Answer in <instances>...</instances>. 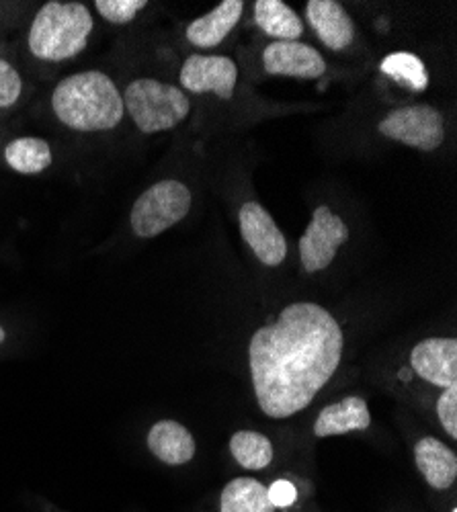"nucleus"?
<instances>
[{
    "mask_svg": "<svg viewBox=\"0 0 457 512\" xmlns=\"http://www.w3.org/2000/svg\"><path fill=\"white\" fill-rule=\"evenodd\" d=\"M242 13V0H224L214 11L191 21L185 29V39L197 50H214L234 31Z\"/></svg>",
    "mask_w": 457,
    "mask_h": 512,
    "instance_id": "13",
    "label": "nucleus"
},
{
    "mask_svg": "<svg viewBox=\"0 0 457 512\" xmlns=\"http://www.w3.org/2000/svg\"><path fill=\"white\" fill-rule=\"evenodd\" d=\"M349 240V226L328 205H318L312 211L298 250L306 273H320L337 259V252Z\"/></svg>",
    "mask_w": 457,
    "mask_h": 512,
    "instance_id": "7",
    "label": "nucleus"
},
{
    "mask_svg": "<svg viewBox=\"0 0 457 512\" xmlns=\"http://www.w3.org/2000/svg\"><path fill=\"white\" fill-rule=\"evenodd\" d=\"M378 132L398 144L421 152H435L445 142V117L433 105H406L388 111Z\"/></svg>",
    "mask_w": 457,
    "mask_h": 512,
    "instance_id": "6",
    "label": "nucleus"
},
{
    "mask_svg": "<svg viewBox=\"0 0 457 512\" xmlns=\"http://www.w3.org/2000/svg\"><path fill=\"white\" fill-rule=\"evenodd\" d=\"M382 72L412 91H425L429 87V74L423 60L408 52L388 54L382 62Z\"/></svg>",
    "mask_w": 457,
    "mask_h": 512,
    "instance_id": "21",
    "label": "nucleus"
},
{
    "mask_svg": "<svg viewBox=\"0 0 457 512\" xmlns=\"http://www.w3.org/2000/svg\"><path fill=\"white\" fill-rule=\"evenodd\" d=\"M261 64L271 76L316 80L324 76L326 62L304 41H271L261 54Z\"/></svg>",
    "mask_w": 457,
    "mask_h": 512,
    "instance_id": "10",
    "label": "nucleus"
},
{
    "mask_svg": "<svg viewBox=\"0 0 457 512\" xmlns=\"http://www.w3.org/2000/svg\"><path fill=\"white\" fill-rule=\"evenodd\" d=\"M93 7L111 25H130L148 7V0H97Z\"/></svg>",
    "mask_w": 457,
    "mask_h": 512,
    "instance_id": "23",
    "label": "nucleus"
},
{
    "mask_svg": "<svg viewBox=\"0 0 457 512\" xmlns=\"http://www.w3.org/2000/svg\"><path fill=\"white\" fill-rule=\"evenodd\" d=\"M371 424V414L363 398L351 396L341 402L328 404L320 410L314 422V435L318 439L347 435L353 431H367Z\"/></svg>",
    "mask_w": 457,
    "mask_h": 512,
    "instance_id": "15",
    "label": "nucleus"
},
{
    "mask_svg": "<svg viewBox=\"0 0 457 512\" xmlns=\"http://www.w3.org/2000/svg\"><path fill=\"white\" fill-rule=\"evenodd\" d=\"M50 107L58 123L76 134L113 132L126 119L121 89L103 70L64 76L52 91Z\"/></svg>",
    "mask_w": 457,
    "mask_h": 512,
    "instance_id": "2",
    "label": "nucleus"
},
{
    "mask_svg": "<svg viewBox=\"0 0 457 512\" xmlns=\"http://www.w3.org/2000/svg\"><path fill=\"white\" fill-rule=\"evenodd\" d=\"M253 11L257 27L275 41H300L304 35L302 19L281 0H257Z\"/></svg>",
    "mask_w": 457,
    "mask_h": 512,
    "instance_id": "18",
    "label": "nucleus"
},
{
    "mask_svg": "<svg viewBox=\"0 0 457 512\" xmlns=\"http://www.w3.org/2000/svg\"><path fill=\"white\" fill-rule=\"evenodd\" d=\"M238 226L244 244L265 267H279L287 256V240L271 213L259 201H246L238 211Z\"/></svg>",
    "mask_w": 457,
    "mask_h": 512,
    "instance_id": "9",
    "label": "nucleus"
},
{
    "mask_svg": "<svg viewBox=\"0 0 457 512\" xmlns=\"http://www.w3.org/2000/svg\"><path fill=\"white\" fill-rule=\"evenodd\" d=\"M267 496H269V500L275 508H287V506H292L296 502L298 490L292 482L277 480L267 488Z\"/></svg>",
    "mask_w": 457,
    "mask_h": 512,
    "instance_id": "25",
    "label": "nucleus"
},
{
    "mask_svg": "<svg viewBox=\"0 0 457 512\" xmlns=\"http://www.w3.org/2000/svg\"><path fill=\"white\" fill-rule=\"evenodd\" d=\"M232 457L244 469H265L273 461L271 441L255 431H238L230 439Z\"/></svg>",
    "mask_w": 457,
    "mask_h": 512,
    "instance_id": "20",
    "label": "nucleus"
},
{
    "mask_svg": "<svg viewBox=\"0 0 457 512\" xmlns=\"http://www.w3.org/2000/svg\"><path fill=\"white\" fill-rule=\"evenodd\" d=\"M25 95V80L19 68L0 54V111L15 109Z\"/></svg>",
    "mask_w": 457,
    "mask_h": 512,
    "instance_id": "22",
    "label": "nucleus"
},
{
    "mask_svg": "<svg viewBox=\"0 0 457 512\" xmlns=\"http://www.w3.org/2000/svg\"><path fill=\"white\" fill-rule=\"evenodd\" d=\"M437 416H439L443 431L451 439H457V383L445 388L443 394L439 396Z\"/></svg>",
    "mask_w": 457,
    "mask_h": 512,
    "instance_id": "24",
    "label": "nucleus"
},
{
    "mask_svg": "<svg viewBox=\"0 0 457 512\" xmlns=\"http://www.w3.org/2000/svg\"><path fill=\"white\" fill-rule=\"evenodd\" d=\"M5 340H7V330H5L3 324H0V347H3Z\"/></svg>",
    "mask_w": 457,
    "mask_h": 512,
    "instance_id": "26",
    "label": "nucleus"
},
{
    "mask_svg": "<svg viewBox=\"0 0 457 512\" xmlns=\"http://www.w3.org/2000/svg\"><path fill=\"white\" fill-rule=\"evenodd\" d=\"M179 82L185 93L230 101L238 82V66L228 56L191 54L179 70Z\"/></svg>",
    "mask_w": 457,
    "mask_h": 512,
    "instance_id": "8",
    "label": "nucleus"
},
{
    "mask_svg": "<svg viewBox=\"0 0 457 512\" xmlns=\"http://www.w3.org/2000/svg\"><path fill=\"white\" fill-rule=\"evenodd\" d=\"M414 461L425 482L435 490H447L457 478V457L435 437H423L414 445Z\"/></svg>",
    "mask_w": 457,
    "mask_h": 512,
    "instance_id": "16",
    "label": "nucleus"
},
{
    "mask_svg": "<svg viewBox=\"0 0 457 512\" xmlns=\"http://www.w3.org/2000/svg\"><path fill=\"white\" fill-rule=\"evenodd\" d=\"M3 158L7 166L19 175H41L52 166L54 150L44 138L21 136L5 146Z\"/></svg>",
    "mask_w": 457,
    "mask_h": 512,
    "instance_id": "17",
    "label": "nucleus"
},
{
    "mask_svg": "<svg viewBox=\"0 0 457 512\" xmlns=\"http://www.w3.org/2000/svg\"><path fill=\"white\" fill-rule=\"evenodd\" d=\"M306 17L326 50L345 52L353 44L355 23L337 0H310Z\"/></svg>",
    "mask_w": 457,
    "mask_h": 512,
    "instance_id": "12",
    "label": "nucleus"
},
{
    "mask_svg": "<svg viewBox=\"0 0 457 512\" xmlns=\"http://www.w3.org/2000/svg\"><path fill=\"white\" fill-rule=\"evenodd\" d=\"M410 367L435 388L457 383V340L453 336H431L410 351Z\"/></svg>",
    "mask_w": 457,
    "mask_h": 512,
    "instance_id": "11",
    "label": "nucleus"
},
{
    "mask_svg": "<svg viewBox=\"0 0 457 512\" xmlns=\"http://www.w3.org/2000/svg\"><path fill=\"white\" fill-rule=\"evenodd\" d=\"M150 453L166 465H183L195 457V439L177 420H158L146 437Z\"/></svg>",
    "mask_w": 457,
    "mask_h": 512,
    "instance_id": "14",
    "label": "nucleus"
},
{
    "mask_svg": "<svg viewBox=\"0 0 457 512\" xmlns=\"http://www.w3.org/2000/svg\"><path fill=\"white\" fill-rule=\"evenodd\" d=\"M222 512H275L267 488L253 478H236L226 484L220 498Z\"/></svg>",
    "mask_w": 457,
    "mask_h": 512,
    "instance_id": "19",
    "label": "nucleus"
},
{
    "mask_svg": "<svg viewBox=\"0 0 457 512\" xmlns=\"http://www.w3.org/2000/svg\"><path fill=\"white\" fill-rule=\"evenodd\" d=\"M193 207L189 187L177 179H164L150 185L130 211V226L138 238H156L183 222Z\"/></svg>",
    "mask_w": 457,
    "mask_h": 512,
    "instance_id": "5",
    "label": "nucleus"
},
{
    "mask_svg": "<svg viewBox=\"0 0 457 512\" xmlns=\"http://www.w3.org/2000/svg\"><path fill=\"white\" fill-rule=\"evenodd\" d=\"M345 336L328 310L296 302L248 343L255 398L269 418L306 410L341 365Z\"/></svg>",
    "mask_w": 457,
    "mask_h": 512,
    "instance_id": "1",
    "label": "nucleus"
},
{
    "mask_svg": "<svg viewBox=\"0 0 457 512\" xmlns=\"http://www.w3.org/2000/svg\"><path fill=\"white\" fill-rule=\"evenodd\" d=\"M95 31L91 9L78 0L41 5L27 29V50L44 64H64L87 50Z\"/></svg>",
    "mask_w": 457,
    "mask_h": 512,
    "instance_id": "3",
    "label": "nucleus"
},
{
    "mask_svg": "<svg viewBox=\"0 0 457 512\" xmlns=\"http://www.w3.org/2000/svg\"><path fill=\"white\" fill-rule=\"evenodd\" d=\"M121 97L126 115L138 127V132L146 136L175 130L191 113L187 93L177 84L158 78H134L121 91Z\"/></svg>",
    "mask_w": 457,
    "mask_h": 512,
    "instance_id": "4",
    "label": "nucleus"
}]
</instances>
